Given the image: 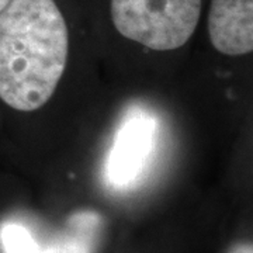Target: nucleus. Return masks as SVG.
Here are the masks:
<instances>
[{
  "mask_svg": "<svg viewBox=\"0 0 253 253\" xmlns=\"http://www.w3.org/2000/svg\"><path fill=\"white\" fill-rule=\"evenodd\" d=\"M156 120L132 110L123 121L106 163V179L114 189L132 187L144 174L156 144Z\"/></svg>",
  "mask_w": 253,
  "mask_h": 253,
  "instance_id": "obj_3",
  "label": "nucleus"
},
{
  "mask_svg": "<svg viewBox=\"0 0 253 253\" xmlns=\"http://www.w3.org/2000/svg\"><path fill=\"white\" fill-rule=\"evenodd\" d=\"M68 52V26L55 0H10L0 11V99L26 113L45 106Z\"/></svg>",
  "mask_w": 253,
  "mask_h": 253,
  "instance_id": "obj_1",
  "label": "nucleus"
},
{
  "mask_svg": "<svg viewBox=\"0 0 253 253\" xmlns=\"http://www.w3.org/2000/svg\"><path fill=\"white\" fill-rule=\"evenodd\" d=\"M231 253H253L252 245H238L235 249H232Z\"/></svg>",
  "mask_w": 253,
  "mask_h": 253,
  "instance_id": "obj_6",
  "label": "nucleus"
},
{
  "mask_svg": "<svg viewBox=\"0 0 253 253\" xmlns=\"http://www.w3.org/2000/svg\"><path fill=\"white\" fill-rule=\"evenodd\" d=\"M99 224V215L93 212L76 214L69 221L72 232L42 244L27 226L6 222L0 228V244L4 253H90V236Z\"/></svg>",
  "mask_w": 253,
  "mask_h": 253,
  "instance_id": "obj_4",
  "label": "nucleus"
},
{
  "mask_svg": "<svg viewBox=\"0 0 253 253\" xmlns=\"http://www.w3.org/2000/svg\"><path fill=\"white\" fill-rule=\"evenodd\" d=\"M203 0H111L110 13L118 33L154 51L183 46L194 34Z\"/></svg>",
  "mask_w": 253,
  "mask_h": 253,
  "instance_id": "obj_2",
  "label": "nucleus"
},
{
  "mask_svg": "<svg viewBox=\"0 0 253 253\" xmlns=\"http://www.w3.org/2000/svg\"><path fill=\"white\" fill-rule=\"evenodd\" d=\"M9 3H10V0H0V11L4 9Z\"/></svg>",
  "mask_w": 253,
  "mask_h": 253,
  "instance_id": "obj_7",
  "label": "nucleus"
},
{
  "mask_svg": "<svg viewBox=\"0 0 253 253\" xmlns=\"http://www.w3.org/2000/svg\"><path fill=\"white\" fill-rule=\"evenodd\" d=\"M208 36L212 46L228 56L253 49V0H211Z\"/></svg>",
  "mask_w": 253,
  "mask_h": 253,
  "instance_id": "obj_5",
  "label": "nucleus"
}]
</instances>
